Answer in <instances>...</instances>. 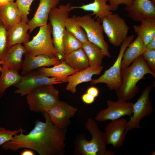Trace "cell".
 Here are the masks:
<instances>
[{
  "label": "cell",
  "instance_id": "cell-1",
  "mask_svg": "<svg viewBox=\"0 0 155 155\" xmlns=\"http://www.w3.org/2000/svg\"><path fill=\"white\" fill-rule=\"evenodd\" d=\"M42 113L45 122L37 120L34 128L28 134H24V130L21 131L14 136L12 140L3 144L2 148L14 152L27 148L40 155H64L67 128L57 127L51 122L47 112Z\"/></svg>",
  "mask_w": 155,
  "mask_h": 155
},
{
  "label": "cell",
  "instance_id": "cell-2",
  "mask_svg": "<svg viewBox=\"0 0 155 155\" xmlns=\"http://www.w3.org/2000/svg\"><path fill=\"white\" fill-rule=\"evenodd\" d=\"M147 74L155 78V73L149 68L142 55L137 58L131 65L121 69L122 84L116 91L118 99L127 101L133 99L139 92L137 83L144 79Z\"/></svg>",
  "mask_w": 155,
  "mask_h": 155
},
{
  "label": "cell",
  "instance_id": "cell-3",
  "mask_svg": "<svg viewBox=\"0 0 155 155\" xmlns=\"http://www.w3.org/2000/svg\"><path fill=\"white\" fill-rule=\"evenodd\" d=\"M85 127L90 132L91 139L88 141L84 134L76 137L74 141L73 153L77 155H108L106 150L107 144L104 133L100 131L96 122L89 118L85 123Z\"/></svg>",
  "mask_w": 155,
  "mask_h": 155
},
{
  "label": "cell",
  "instance_id": "cell-4",
  "mask_svg": "<svg viewBox=\"0 0 155 155\" xmlns=\"http://www.w3.org/2000/svg\"><path fill=\"white\" fill-rule=\"evenodd\" d=\"M70 3L60 5L58 7L52 8L50 11L49 19L52 27L53 44L57 53V57L61 61H64L65 53L63 38L65 28V23L72 10Z\"/></svg>",
  "mask_w": 155,
  "mask_h": 155
},
{
  "label": "cell",
  "instance_id": "cell-5",
  "mask_svg": "<svg viewBox=\"0 0 155 155\" xmlns=\"http://www.w3.org/2000/svg\"><path fill=\"white\" fill-rule=\"evenodd\" d=\"M59 90L53 84L40 86L26 95L30 111L35 112L46 111L57 105L60 101Z\"/></svg>",
  "mask_w": 155,
  "mask_h": 155
},
{
  "label": "cell",
  "instance_id": "cell-6",
  "mask_svg": "<svg viewBox=\"0 0 155 155\" xmlns=\"http://www.w3.org/2000/svg\"><path fill=\"white\" fill-rule=\"evenodd\" d=\"M52 32L50 23L40 26L38 33L32 40L23 44L26 53L32 56L44 55L51 58L57 57L51 36Z\"/></svg>",
  "mask_w": 155,
  "mask_h": 155
},
{
  "label": "cell",
  "instance_id": "cell-7",
  "mask_svg": "<svg viewBox=\"0 0 155 155\" xmlns=\"http://www.w3.org/2000/svg\"><path fill=\"white\" fill-rule=\"evenodd\" d=\"M135 36H127L121 45L119 54L115 62L109 69L106 70L104 74L98 78L90 81L92 85L100 83L106 84L109 89L115 91L120 87L122 84L121 78V63L123 53L128 44L133 40Z\"/></svg>",
  "mask_w": 155,
  "mask_h": 155
},
{
  "label": "cell",
  "instance_id": "cell-8",
  "mask_svg": "<svg viewBox=\"0 0 155 155\" xmlns=\"http://www.w3.org/2000/svg\"><path fill=\"white\" fill-rule=\"evenodd\" d=\"M104 32L113 45H121L127 37L129 29L125 20L118 14L113 13L101 20Z\"/></svg>",
  "mask_w": 155,
  "mask_h": 155
},
{
  "label": "cell",
  "instance_id": "cell-9",
  "mask_svg": "<svg viewBox=\"0 0 155 155\" xmlns=\"http://www.w3.org/2000/svg\"><path fill=\"white\" fill-rule=\"evenodd\" d=\"M77 20L86 32L88 40L100 48L105 56L111 57L109 46L104 40L103 29L100 20H96L90 14L78 16Z\"/></svg>",
  "mask_w": 155,
  "mask_h": 155
},
{
  "label": "cell",
  "instance_id": "cell-10",
  "mask_svg": "<svg viewBox=\"0 0 155 155\" xmlns=\"http://www.w3.org/2000/svg\"><path fill=\"white\" fill-rule=\"evenodd\" d=\"M152 88V85L146 86L136 101L133 103L132 114L127 122L125 133L134 129H141L140 122L141 119L152 113L153 107L150 99V94Z\"/></svg>",
  "mask_w": 155,
  "mask_h": 155
},
{
  "label": "cell",
  "instance_id": "cell-11",
  "mask_svg": "<svg viewBox=\"0 0 155 155\" xmlns=\"http://www.w3.org/2000/svg\"><path fill=\"white\" fill-rule=\"evenodd\" d=\"M62 83L63 82L57 78H50L41 72L34 69L22 76L20 81L13 86L17 88L14 92L23 96L40 86Z\"/></svg>",
  "mask_w": 155,
  "mask_h": 155
},
{
  "label": "cell",
  "instance_id": "cell-12",
  "mask_svg": "<svg viewBox=\"0 0 155 155\" xmlns=\"http://www.w3.org/2000/svg\"><path fill=\"white\" fill-rule=\"evenodd\" d=\"M133 103L121 100L114 101H107L108 107L99 111L95 119L98 121L106 122L116 120L125 116H131L132 114Z\"/></svg>",
  "mask_w": 155,
  "mask_h": 155
},
{
  "label": "cell",
  "instance_id": "cell-13",
  "mask_svg": "<svg viewBox=\"0 0 155 155\" xmlns=\"http://www.w3.org/2000/svg\"><path fill=\"white\" fill-rule=\"evenodd\" d=\"M78 108L66 102L60 101L53 107L46 111L51 122L61 128H67L71 124L70 119L73 117Z\"/></svg>",
  "mask_w": 155,
  "mask_h": 155
},
{
  "label": "cell",
  "instance_id": "cell-14",
  "mask_svg": "<svg viewBox=\"0 0 155 155\" xmlns=\"http://www.w3.org/2000/svg\"><path fill=\"white\" fill-rule=\"evenodd\" d=\"M127 121L122 117L111 121L106 125L104 133L107 144H111L115 148L123 145L126 136L125 131Z\"/></svg>",
  "mask_w": 155,
  "mask_h": 155
},
{
  "label": "cell",
  "instance_id": "cell-15",
  "mask_svg": "<svg viewBox=\"0 0 155 155\" xmlns=\"http://www.w3.org/2000/svg\"><path fill=\"white\" fill-rule=\"evenodd\" d=\"M125 9L128 17L135 21L155 18V2L151 0H133L131 5L125 7Z\"/></svg>",
  "mask_w": 155,
  "mask_h": 155
},
{
  "label": "cell",
  "instance_id": "cell-16",
  "mask_svg": "<svg viewBox=\"0 0 155 155\" xmlns=\"http://www.w3.org/2000/svg\"><path fill=\"white\" fill-rule=\"evenodd\" d=\"M27 52L26 48L19 43L9 46L0 58L3 67L19 70L21 68L23 61V55Z\"/></svg>",
  "mask_w": 155,
  "mask_h": 155
},
{
  "label": "cell",
  "instance_id": "cell-17",
  "mask_svg": "<svg viewBox=\"0 0 155 155\" xmlns=\"http://www.w3.org/2000/svg\"><path fill=\"white\" fill-rule=\"evenodd\" d=\"M60 0H40L38 7L28 24L30 33L38 27L46 25L51 10L56 7Z\"/></svg>",
  "mask_w": 155,
  "mask_h": 155
},
{
  "label": "cell",
  "instance_id": "cell-18",
  "mask_svg": "<svg viewBox=\"0 0 155 155\" xmlns=\"http://www.w3.org/2000/svg\"><path fill=\"white\" fill-rule=\"evenodd\" d=\"M24 55L25 59L21 68L22 76L31 70L42 67L54 66L62 61L57 57L51 58L44 55L32 56L26 53Z\"/></svg>",
  "mask_w": 155,
  "mask_h": 155
},
{
  "label": "cell",
  "instance_id": "cell-19",
  "mask_svg": "<svg viewBox=\"0 0 155 155\" xmlns=\"http://www.w3.org/2000/svg\"><path fill=\"white\" fill-rule=\"evenodd\" d=\"M103 69L101 66H89L86 69L78 71L67 77L66 90L74 94L77 91L76 86L81 83L90 82L92 80V76L94 75H99Z\"/></svg>",
  "mask_w": 155,
  "mask_h": 155
},
{
  "label": "cell",
  "instance_id": "cell-20",
  "mask_svg": "<svg viewBox=\"0 0 155 155\" xmlns=\"http://www.w3.org/2000/svg\"><path fill=\"white\" fill-rule=\"evenodd\" d=\"M0 20L7 31L22 20L21 13L15 2H9L0 5Z\"/></svg>",
  "mask_w": 155,
  "mask_h": 155
},
{
  "label": "cell",
  "instance_id": "cell-21",
  "mask_svg": "<svg viewBox=\"0 0 155 155\" xmlns=\"http://www.w3.org/2000/svg\"><path fill=\"white\" fill-rule=\"evenodd\" d=\"M146 49V45L137 36L128 45L123 53L121 63V69L129 67L137 58L142 55Z\"/></svg>",
  "mask_w": 155,
  "mask_h": 155
},
{
  "label": "cell",
  "instance_id": "cell-22",
  "mask_svg": "<svg viewBox=\"0 0 155 155\" xmlns=\"http://www.w3.org/2000/svg\"><path fill=\"white\" fill-rule=\"evenodd\" d=\"M36 70L48 77L57 78L63 82H67L68 76L78 71L68 65L64 61L51 67H44L37 68Z\"/></svg>",
  "mask_w": 155,
  "mask_h": 155
},
{
  "label": "cell",
  "instance_id": "cell-23",
  "mask_svg": "<svg viewBox=\"0 0 155 155\" xmlns=\"http://www.w3.org/2000/svg\"><path fill=\"white\" fill-rule=\"evenodd\" d=\"M29 29L28 24L22 20L8 30V47L16 44H24L30 41V36L27 32Z\"/></svg>",
  "mask_w": 155,
  "mask_h": 155
},
{
  "label": "cell",
  "instance_id": "cell-24",
  "mask_svg": "<svg viewBox=\"0 0 155 155\" xmlns=\"http://www.w3.org/2000/svg\"><path fill=\"white\" fill-rule=\"evenodd\" d=\"M107 1L108 0H94L92 3L81 6H71V8L72 9H80L85 11H92L93 13L90 15H95V18H98L101 22L104 17L113 13L109 4H107Z\"/></svg>",
  "mask_w": 155,
  "mask_h": 155
},
{
  "label": "cell",
  "instance_id": "cell-25",
  "mask_svg": "<svg viewBox=\"0 0 155 155\" xmlns=\"http://www.w3.org/2000/svg\"><path fill=\"white\" fill-rule=\"evenodd\" d=\"M64 61L69 66L78 71L85 69L89 66L88 58L82 48L65 54Z\"/></svg>",
  "mask_w": 155,
  "mask_h": 155
},
{
  "label": "cell",
  "instance_id": "cell-26",
  "mask_svg": "<svg viewBox=\"0 0 155 155\" xmlns=\"http://www.w3.org/2000/svg\"><path fill=\"white\" fill-rule=\"evenodd\" d=\"M140 22V25H134L133 27L146 45L155 37V18H147Z\"/></svg>",
  "mask_w": 155,
  "mask_h": 155
},
{
  "label": "cell",
  "instance_id": "cell-27",
  "mask_svg": "<svg viewBox=\"0 0 155 155\" xmlns=\"http://www.w3.org/2000/svg\"><path fill=\"white\" fill-rule=\"evenodd\" d=\"M0 70V99L3 96L7 88L18 83L22 77L18 70L8 69L2 67Z\"/></svg>",
  "mask_w": 155,
  "mask_h": 155
},
{
  "label": "cell",
  "instance_id": "cell-28",
  "mask_svg": "<svg viewBox=\"0 0 155 155\" xmlns=\"http://www.w3.org/2000/svg\"><path fill=\"white\" fill-rule=\"evenodd\" d=\"M82 48L87 56L89 66L102 65L105 55L100 48L88 40L82 44Z\"/></svg>",
  "mask_w": 155,
  "mask_h": 155
},
{
  "label": "cell",
  "instance_id": "cell-29",
  "mask_svg": "<svg viewBox=\"0 0 155 155\" xmlns=\"http://www.w3.org/2000/svg\"><path fill=\"white\" fill-rule=\"evenodd\" d=\"M65 28L82 44L88 40L86 32L77 22L75 15L67 19L65 23Z\"/></svg>",
  "mask_w": 155,
  "mask_h": 155
},
{
  "label": "cell",
  "instance_id": "cell-30",
  "mask_svg": "<svg viewBox=\"0 0 155 155\" xmlns=\"http://www.w3.org/2000/svg\"><path fill=\"white\" fill-rule=\"evenodd\" d=\"M63 44L65 54L81 48L82 43L65 29L63 38Z\"/></svg>",
  "mask_w": 155,
  "mask_h": 155
},
{
  "label": "cell",
  "instance_id": "cell-31",
  "mask_svg": "<svg viewBox=\"0 0 155 155\" xmlns=\"http://www.w3.org/2000/svg\"><path fill=\"white\" fill-rule=\"evenodd\" d=\"M34 0H16L15 2L21 13L22 20L28 24V15L30 10V6Z\"/></svg>",
  "mask_w": 155,
  "mask_h": 155
},
{
  "label": "cell",
  "instance_id": "cell-32",
  "mask_svg": "<svg viewBox=\"0 0 155 155\" xmlns=\"http://www.w3.org/2000/svg\"><path fill=\"white\" fill-rule=\"evenodd\" d=\"M8 48L7 30L0 20V58Z\"/></svg>",
  "mask_w": 155,
  "mask_h": 155
},
{
  "label": "cell",
  "instance_id": "cell-33",
  "mask_svg": "<svg viewBox=\"0 0 155 155\" xmlns=\"http://www.w3.org/2000/svg\"><path fill=\"white\" fill-rule=\"evenodd\" d=\"M24 130L21 127L18 129L12 131L0 127V146L12 140L14 136Z\"/></svg>",
  "mask_w": 155,
  "mask_h": 155
},
{
  "label": "cell",
  "instance_id": "cell-34",
  "mask_svg": "<svg viewBox=\"0 0 155 155\" xmlns=\"http://www.w3.org/2000/svg\"><path fill=\"white\" fill-rule=\"evenodd\" d=\"M142 55L149 68L155 73V50L146 49Z\"/></svg>",
  "mask_w": 155,
  "mask_h": 155
},
{
  "label": "cell",
  "instance_id": "cell-35",
  "mask_svg": "<svg viewBox=\"0 0 155 155\" xmlns=\"http://www.w3.org/2000/svg\"><path fill=\"white\" fill-rule=\"evenodd\" d=\"M133 0H108L111 11H116L120 5H125L126 7L130 6Z\"/></svg>",
  "mask_w": 155,
  "mask_h": 155
},
{
  "label": "cell",
  "instance_id": "cell-36",
  "mask_svg": "<svg viewBox=\"0 0 155 155\" xmlns=\"http://www.w3.org/2000/svg\"><path fill=\"white\" fill-rule=\"evenodd\" d=\"M95 99L94 97L87 93L84 94L82 96V99L83 101L88 104L93 103L95 100Z\"/></svg>",
  "mask_w": 155,
  "mask_h": 155
},
{
  "label": "cell",
  "instance_id": "cell-37",
  "mask_svg": "<svg viewBox=\"0 0 155 155\" xmlns=\"http://www.w3.org/2000/svg\"><path fill=\"white\" fill-rule=\"evenodd\" d=\"M86 93L92 95L95 98L98 96L99 91L97 88L92 86L90 87L87 89Z\"/></svg>",
  "mask_w": 155,
  "mask_h": 155
},
{
  "label": "cell",
  "instance_id": "cell-38",
  "mask_svg": "<svg viewBox=\"0 0 155 155\" xmlns=\"http://www.w3.org/2000/svg\"><path fill=\"white\" fill-rule=\"evenodd\" d=\"M147 49L155 50V37L146 45Z\"/></svg>",
  "mask_w": 155,
  "mask_h": 155
},
{
  "label": "cell",
  "instance_id": "cell-39",
  "mask_svg": "<svg viewBox=\"0 0 155 155\" xmlns=\"http://www.w3.org/2000/svg\"><path fill=\"white\" fill-rule=\"evenodd\" d=\"M21 155H35V154L34 152L31 149L25 150L22 151L20 153Z\"/></svg>",
  "mask_w": 155,
  "mask_h": 155
},
{
  "label": "cell",
  "instance_id": "cell-40",
  "mask_svg": "<svg viewBox=\"0 0 155 155\" xmlns=\"http://www.w3.org/2000/svg\"><path fill=\"white\" fill-rule=\"evenodd\" d=\"M14 0H0V5H2L9 2H14Z\"/></svg>",
  "mask_w": 155,
  "mask_h": 155
},
{
  "label": "cell",
  "instance_id": "cell-41",
  "mask_svg": "<svg viewBox=\"0 0 155 155\" xmlns=\"http://www.w3.org/2000/svg\"><path fill=\"white\" fill-rule=\"evenodd\" d=\"M2 62L0 60V70L2 67V66H1V65H2Z\"/></svg>",
  "mask_w": 155,
  "mask_h": 155
},
{
  "label": "cell",
  "instance_id": "cell-42",
  "mask_svg": "<svg viewBox=\"0 0 155 155\" xmlns=\"http://www.w3.org/2000/svg\"><path fill=\"white\" fill-rule=\"evenodd\" d=\"M153 1H154V2H155V0H151Z\"/></svg>",
  "mask_w": 155,
  "mask_h": 155
},
{
  "label": "cell",
  "instance_id": "cell-43",
  "mask_svg": "<svg viewBox=\"0 0 155 155\" xmlns=\"http://www.w3.org/2000/svg\"><path fill=\"white\" fill-rule=\"evenodd\" d=\"M1 73V70L0 69V73Z\"/></svg>",
  "mask_w": 155,
  "mask_h": 155
}]
</instances>
